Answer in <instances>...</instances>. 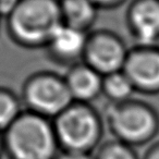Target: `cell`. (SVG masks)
Listing matches in <instances>:
<instances>
[{
	"label": "cell",
	"instance_id": "obj_11",
	"mask_svg": "<svg viewBox=\"0 0 159 159\" xmlns=\"http://www.w3.org/2000/svg\"><path fill=\"white\" fill-rule=\"evenodd\" d=\"M63 24L89 33L98 18L99 8L93 0H60Z\"/></svg>",
	"mask_w": 159,
	"mask_h": 159
},
{
	"label": "cell",
	"instance_id": "obj_20",
	"mask_svg": "<svg viewBox=\"0 0 159 159\" xmlns=\"http://www.w3.org/2000/svg\"><path fill=\"white\" fill-rule=\"evenodd\" d=\"M0 20H1V19H0Z\"/></svg>",
	"mask_w": 159,
	"mask_h": 159
},
{
	"label": "cell",
	"instance_id": "obj_12",
	"mask_svg": "<svg viewBox=\"0 0 159 159\" xmlns=\"http://www.w3.org/2000/svg\"><path fill=\"white\" fill-rule=\"evenodd\" d=\"M136 93L132 82L123 71L115 72L104 76L102 96L109 104H117L133 98Z\"/></svg>",
	"mask_w": 159,
	"mask_h": 159
},
{
	"label": "cell",
	"instance_id": "obj_14",
	"mask_svg": "<svg viewBox=\"0 0 159 159\" xmlns=\"http://www.w3.org/2000/svg\"><path fill=\"white\" fill-rule=\"evenodd\" d=\"M94 156L95 159H141L135 147L116 139L102 142Z\"/></svg>",
	"mask_w": 159,
	"mask_h": 159
},
{
	"label": "cell",
	"instance_id": "obj_16",
	"mask_svg": "<svg viewBox=\"0 0 159 159\" xmlns=\"http://www.w3.org/2000/svg\"><path fill=\"white\" fill-rule=\"evenodd\" d=\"M20 0H0V19H7Z\"/></svg>",
	"mask_w": 159,
	"mask_h": 159
},
{
	"label": "cell",
	"instance_id": "obj_6",
	"mask_svg": "<svg viewBox=\"0 0 159 159\" xmlns=\"http://www.w3.org/2000/svg\"><path fill=\"white\" fill-rule=\"evenodd\" d=\"M129 51L130 47L119 34L107 29L95 30L89 33L82 61L106 76L123 71Z\"/></svg>",
	"mask_w": 159,
	"mask_h": 159
},
{
	"label": "cell",
	"instance_id": "obj_1",
	"mask_svg": "<svg viewBox=\"0 0 159 159\" xmlns=\"http://www.w3.org/2000/svg\"><path fill=\"white\" fill-rule=\"evenodd\" d=\"M62 24L60 0H20L6 19L10 39L26 49H45Z\"/></svg>",
	"mask_w": 159,
	"mask_h": 159
},
{
	"label": "cell",
	"instance_id": "obj_4",
	"mask_svg": "<svg viewBox=\"0 0 159 159\" xmlns=\"http://www.w3.org/2000/svg\"><path fill=\"white\" fill-rule=\"evenodd\" d=\"M52 122L61 150L93 154L102 143L104 116L92 104L73 102Z\"/></svg>",
	"mask_w": 159,
	"mask_h": 159
},
{
	"label": "cell",
	"instance_id": "obj_2",
	"mask_svg": "<svg viewBox=\"0 0 159 159\" xmlns=\"http://www.w3.org/2000/svg\"><path fill=\"white\" fill-rule=\"evenodd\" d=\"M1 135L8 159H56L61 150L52 120L25 109Z\"/></svg>",
	"mask_w": 159,
	"mask_h": 159
},
{
	"label": "cell",
	"instance_id": "obj_9",
	"mask_svg": "<svg viewBox=\"0 0 159 159\" xmlns=\"http://www.w3.org/2000/svg\"><path fill=\"white\" fill-rule=\"evenodd\" d=\"M89 33L62 24L45 47L49 59L70 68L83 60Z\"/></svg>",
	"mask_w": 159,
	"mask_h": 159
},
{
	"label": "cell",
	"instance_id": "obj_19",
	"mask_svg": "<svg viewBox=\"0 0 159 159\" xmlns=\"http://www.w3.org/2000/svg\"><path fill=\"white\" fill-rule=\"evenodd\" d=\"M5 154V149H3V142H2V135L0 134V159Z\"/></svg>",
	"mask_w": 159,
	"mask_h": 159
},
{
	"label": "cell",
	"instance_id": "obj_3",
	"mask_svg": "<svg viewBox=\"0 0 159 159\" xmlns=\"http://www.w3.org/2000/svg\"><path fill=\"white\" fill-rule=\"evenodd\" d=\"M102 116L113 139L135 148L150 144L159 133V112L146 100L108 102Z\"/></svg>",
	"mask_w": 159,
	"mask_h": 159
},
{
	"label": "cell",
	"instance_id": "obj_7",
	"mask_svg": "<svg viewBox=\"0 0 159 159\" xmlns=\"http://www.w3.org/2000/svg\"><path fill=\"white\" fill-rule=\"evenodd\" d=\"M123 72L136 93L159 95V45H134L130 48Z\"/></svg>",
	"mask_w": 159,
	"mask_h": 159
},
{
	"label": "cell",
	"instance_id": "obj_17",
	"mask_svg": "<svg viewBox=\"0 0 159 159\" xmlns=\"http://www.w3.org/2000/svg\"><path fill=\"white\" fill-rule=\"evenodd\" d=\"M141 159H159V139L150 143Z\"/></svg>",
	"mask_w": 159,
	"mask_h": 159
},
{
	"label": "cell",
	"instance_id": "obj_18",
	"mask_svg": "<svg viewBox=\"0 0 159 159\" xmlns=\"http://www.w3.org/2000/svg\"><path fill=\"white\" fill-rule=\"evenodd\" d=\"M95 5L100 9H115L122 5L125 0H93Z\"/></svg>",
	"mask_w": 159,
	"mask_h": 159
},
{
	"label": "cell",
	"instance_id": "obj_13",
	"mask_svg": "<svg viewBox=\"0 0 159 159\" xmlns=\"http://www.w3.org/2000/svg\"><path fill=\"white\" fill-rule=\"evenodd\" d=\"M24 111L21 97L6 86H0V134H2Z\"/></svg>",
	"mask_w": 159,
	"mask_h": 159
},
{
	"label": "cell",
	"instance_id": "obj_10",
	"mask_svg": "<svg viewBox=\"0 0 159 159\" xmlns=\"http://www.w3.org/2000/svg\"><path fill=\"white\" fill-rule=\"evenodd\" d=\"M64 79L73 102L92 104L102 96L104 76L85 62L81 61L68 68Z\"/></svg>",
	"mask_w": 159,
	"mask_h": 159
},
{
	"label": "cell",
	"instance_id": "obj_5",
	"mask_svg": "<svg viewBox=\"0 0 159 159\" xmlns=\"http://www.w3.org/2000/svg\"><path fill=\"white\" fill-rule=\"evenodd\" d=\"M25 110L53 120L73 102L64 75L37 71L29 75L21 89Z\"/></svg>",
	"mask_w": 159,
	"mask_h": 159
},
{
	"label": "cell",
	"instance_id": "obj_15",
	"mask_svg": "<svg viewBox=\"0 0 159 159\" xmlns=\"http://www.w3.org/2000/svg\"><path fill=\"white\" fill-rule=\"evenodd\" d=\"M56 159H95V156L92 152L60 150Z\"/></svg>",
	"mask_w": 159,
	"mask_h": 159
},
{
	"label": "cell",
	"instance_id": "obj_8",
	"mask_svg": "<svg viewBox=\"0 0 159 159\" xmlns=\"http://www.w3.org/2000/svg\"><path fill=\"white\" fill-rule=\"evenodd\" d=\"M125 24L134 45H158L159 0H133L125 11Z\"/></svg>",
	"mask_w": 159,
	"mask_h": 159
}]
</instances>
